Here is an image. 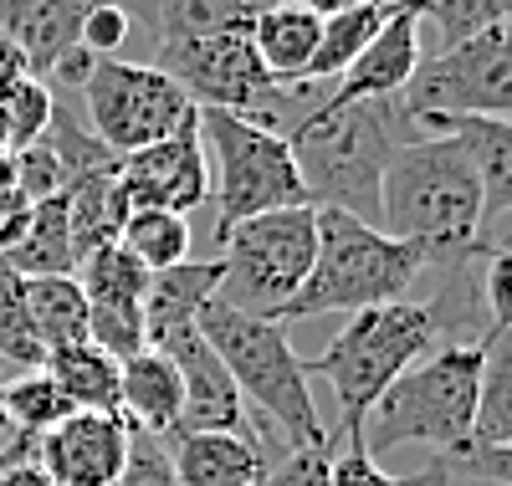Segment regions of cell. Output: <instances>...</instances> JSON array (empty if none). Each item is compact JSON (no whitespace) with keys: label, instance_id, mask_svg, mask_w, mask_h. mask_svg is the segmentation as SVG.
<instances>
[{"label":"cell","instance_id":"6da1fadb","mask_svg":"<svg viewBox=\"0 0 512 486\" xmlns=\"http://www.w3.org/2000/svg\"><path fill=\"white\" fill-rule=\"evenodd\" d=\"M287 149L313 210H344L379 226V180L390 154L420 139L400 98L379 103H318L303 123L287 128Z\"/></svg>","mask_w":512,"mask_h":486},{"label":"cell","instance_id":"7a4b0ae2","mask_svg":"<svg viewBox=\"0 0 512 486\" xmlns=\"http://www.w3.org/2000/svg\"><path fill=\"white\" fill-rule=\"evenodd\" d=\"M482 190L466 149L451 134H420L400 144L379 180V231L410 241L425 261L451 267L472 256Z\"/></svg>","mask_w":512,"mask_h":486},{"label":"cell","instance_id":"3957f363","mask_svg":"<svg viewBox=\"0 0 512 486\" xmlns=\"http://www.w3.org/2000/svg\"><path fill=\"white\" fill-rule=\"evenodd\" d=\"M431 348H441L436 318L425 302H384V307H364L344 323L318 359H303L308 379H328L338 420L328 425V456L333 446L344 451H364V420L374 410V400L390 389L410 364H420Z\"/></svg>","mask_w":512,"mask_h":486},{"label":"cell","instance_id":"277c9868","mask_svg":"<svg viewBox=\"0 0 512 486\" xmlns=\"http://www.w3.org/2000/svg\"><path fill=\"white\" fill-rule=\"evenodd\" d=\"M477 384H482V343L431 348L374 400L364 420V456L374 461L395 446H431L446 461L466 451L477 430Z\"/></svg>","mask_w":512,"mask_h":486},{"label":"cell","instance_id":"5b68a950","mask_svg":"<svg viewBox=\"0 0 512 486\" xmlns=\"http://www.w3.org/2000/svg\"><path fill=\"white\" fill-rule=\"evenodd\" d=\"M318 215V251H313V272L303 282L277 323H297V318H354L364 307H384V302H405V292L415 287V277L431 267L425 251H415L410 241L384 236L379 226H364L359 215L344 210H313Z\"/></svg>","mask_w":512,"mask_h":486},{"label":"cell","instance_id":"8992f818","mask_svg":"<svg viewBox=\"0 0 512 486\" xmlns=\"http://www.w3.org/2000/svg\"><path fill=\"white\" fill-rule=\"evenodd\" d=\"M205 343L216 348V359L226 364L231 384L241 389V400L262 410L292 446H318L328 451V425L313 405V384L303 359L292 353V338L282 323L272 318H256L241 313V307L210 297L200 307V323Z\"/></svg>","mask_w":512,"mask_h":486},{"label":"cell","instance_id":"52a82bcc","mask_svg":"<svg viewBox=\"0 0 512 486\" xmlns=\"http://www.w3.org/2000/svg\"><path fill=\"white\" fill-rule=\"evenodd\" d=\"M216 261H221V302L241 307L256 318H282V307L303 292L318 251V215L313 205L292 210H267L251 215L226 236H216Z\"/></svg>","mask_w":512,"mask_h":486},{"label":"cell","instance_id":"ba28073f","mask_svg":"<svg viewBox=\"0 0 512 486\" xmlns=\"http://www.w3.org/2000/svg\"><path fill=\"white\" fill-rule=\"evenodd\" d=\"M400 103L420 134H431L436 123H451V118L512 123V21L420 57Z\"/></svg>","mask_w":512,"mask_h":486},{"label":"cell","instance_id":"9c48e42d","mask_svg":"<svg viewBox=\"0 0 512 486\" xmlns=\"http://www.w3.org/2000/svg\"><path fill=\"white\" fill-rule=\"evenodd\" d=\"M200 139H210V149H216V215H221L216 236H226L251 215L308 205L282 134H272V128L251 123L241 113L200 108Z\"/></svg>","mask_w":512,"mask_h":486},{"label":"cell","instance_id":"30bf717a","mask_svg":"<svg viewBox=\"0 0 512 486\" xmlns=\"http://www.w3.org/2000/svg\"><path fill=\"white\" fill-rule=\"evenodd\" d=\"M88 134L113 154L128 159L159 139H169L185 118H195V103L180 93V82L149 67V62H123V57H93V72L77 87Z\"/></svg>","mask_w":512,"mask_h":486},{"label":"cell","instance_id":"8fae6325","mask_svg":"<svg viewBox=\"0 0 512 486\" xmlns=\"http://www.w3.org/2000/svg\"><path fill=\"white\" fill-rule=\"evenodd\" d=\"M159 72L180 82L195 108H221L262 123L277 103V87L251 47V31H205V36H159L154 41Z\"/></svg>","mask_w":512,"mask_h":486},{"label":"cell","instance_id":"7c38bea8","mask_svg":"<svg viewBox=\"0 0 512 486\" xmlns=\"http://www.w3.org/2000/svg\"><path fill=\"white\" fill-rule=\"evenodd\" d=\"M77 287L88 297V343H98L113 359H134L149 348L144 338V292H149V272L128 256L118 241L98 246L77 261Z\"/></svg>","mask_w":512,"mask_h":486},{"label":"cell","instance_id":"4fadbf2b","mask_svg":"<svg viewBox=\"0 0 512 486\" xmlns=\"http://www.w3.org/2000/svg\"><path fill=\"white\" fill-rule=\"evenodd\" d=\"M118 190L128 210H175L190 215L210 200V169H205V139H200V108L185 118L169 139L118 159Z\"/></svg>","mask_w":512,"mask_h":486},{"label":"cell","instance_id":"5bb4252c","mask_svg":"<svg viewBox=\"0 0 512 486\" xmlns=\"http://www.w3.org/2000/svg\"><path fill=\"white\" fill-rule=\"evenodd\" d=\"M431 134H451L477 169L482 215H477L472 256L487 261V256L512 251V123H502V118H451V123H436Z\"/></svg>","mask_w":512,"mask_h":486},{"label":"cell","instance_id":"9a60e30c","mask_svg":"<svg viewBox=\"0 0 512 486\" xmlns=\"http://www.w3.org/2000/svg\"><path fill=\"white\" fill-rule=\"evenodd\" d=\"M128 430L123 415L72 410L36 440V461L52 476V486H113L128 466Z\"/></svg>","mask_w":512,"mask_h":486},{"label":"cell","instance_id":"2e32d148","mask_svg":"<svg viewBox=\"0 0 512 486\" xmlns=\"http://www.w3.org/2000/svg\"><path fill=\"white\" fill-rule=\"evenodd\" d=\"M154 348L164 353L169 364H175L180 389H185L180 430H246V400H241V389L231 384L226 364L216 359V348L205 343L200 328L169 333Z\"/></svg>","mask_w":512,"mask_h":486},{"label":"cell","instance_id":"e0dca14e","mask_svg":"<svg viewBox=\"0 0 512 486\" xmlns=\"http://www.w3.org/2000/svg\"><path fill=\"white\" fill-rule=\"evenodd\" d=\"M425 47H420V11L415 0H400L395 16L384 21V31L364 47V57L328 82V103H379V98H400L405 82L415 77Z\"/></svg>","mask_w":512,"mask_h":486},{"label":"cell","instance_id":"ac0fdd59","mask_svg":"<svg viewBox=\"0 0 512 486\" xmlns=\"http://www.w3.org/2000/svg\"><path fill=\"white\" fill-rule=\"evenodd\" d=\"M175 486H256L267 446L251 430H175L164 440Z\"/></svg>","mask_w":512,"mask_h":486},{"label":"cell","instance_id":"d6986e66","mask_svg":"<svg viewBox=\"0 0 512 486\" xmlns=\"http://www.w3.org/2000/svg\"><path fill=\"white\" fill-rule=\"evenodd\" d=\"M93 0H0V36L26 57L31 77L47 82L67 52L82 47Z\"/></svg>","mask_w":512,"mask_h":486},{"label":"cell","instance_id":"ffe728a7","mask_svg":"<svg viewBox=\"0 0 512 486\" xmlns=\"http://www.w3.org/2000/svg\"><path fill=\"white\" fill-rule=\"evenodd\" d=\"M118 415H123L128 430L154 435V440H169L180 430L185 389H180L175 364H169L159 348H144V353H134V359H123V369H118Z\"/></svg>","mask_w":512,"mask_h":486},{"label":"cell","instance_id":"44dd1931","mask_svg":"<svg viewBox=\"0 0 512 486\" xmlns=\"http://www.w3.org/2000/svg\"><path fill=\"white\" fill-rule=\"evenodd\" d=\"M221 292V261H180L169 272H154L149 277V292H144V338L149 348L169 333H185L200 323V307Z\"/></svg>","mask_w":512,"mask_h":486},{"label":"cell","instance_id":"7402d4cb","mask_svg":"<svg viewBox=\"0 0 512 486\" xmlns=\"http://www.w3.org/2000/svg\"><path fill=\"white\" fill-rule=\"evenodd\" d=\"M318 31H323V16H313L303 0H282V6L251 21V47L272 82H303L318 52Z\"/></svg>","mask_w":512,"mask_h":486},{"label":"cell","instance_id":"603a6c76","mask_svg":"<svg viewBox=\"0 0 512 486\" xmlns=\"http://www.w3.org/2000/svg\"><path fill=\"white\" fill-rule=\"evenodd\" d=\"M11 261V272L21 277H72L77 272V251H72V226H67V200H36L26 215V231L16 246L0 251Z\"/></svg>","mask_w":512,"mask_h":486},{"label":"cell","instance_id":"cb8c5ba5","mask_svg":"<svg viewBox=\"0 0 512 486\" xmlns=\"http://www.w3.org/2000/svg\"><path fill=\"white\" fill-rule=\"evenodd\" d=\"M47 369L62 394L72 400V410H98V415H118V359L103 353L98 343H67L47 353Z\"/></svg>","mask_w":512,"mask_h":486},{"label":"cell","instance_id":"d4e9b609","mask_svg":"<svg viewBox=\"0 0 512 486\" xmlns=\"http://www.w3.org/2000/svg\"><path fill=\"white\" fill-rule=\"evenodd\" d=\"M395 6H400V0H369V6H359V11L328 16L323 31H318V52H313V67H308L303 82H338L364 57L369 41L384 31V21L395 16Z\"/></svg>","mask_w":512,"mask_h":486},{"label":"cell","instance_id":"484cf974","mask_svg":"<svg viewBox=\"0 0 512 486\" xmlns=\"http://www.w3.org/2000/svg\"><path fill=\"white\" fill-rule=\"evenodd\" d=\"M26 313L41 353L88 343V297H82L77 277H26Z\"/></svg>","mask_w":512,"mask_h":486},{"label":"cell","instance_id":"4316f807","mask_svg":"<svg viewBox=\"0 0 512 486\" xmlns=\"http://www.w3.org/2000/svg\"><path fill=\"white\" fill-rule=\"evenodd\" d=\"M472 446H512V333L482 338V384H477V430Z\"/></svg>","mask_w":512,"mask_h":486},{"label":"cell","instance_id":"83f0119b","mask_svg":"<svg viewBox=\"0 0 512 486\" xmlns=\"http://www.w3.org/2000/svg\"><path fill=\"white\" fill-rule=\"evenodd\" d=\"M118 246L139 261V267L154 277V272H169L190 256V215H175V210H128L123 226H118Z\"/></svg>","mask_w":512,"mask_h":486},{"label":"cell","instance_id":"f1b7e54d","mask_svg":"<svg viewBox=\"0 0 512 486\" xmlns=\"http://www.w3.org/2000/svg\"><path fill=\"white\" fill-rule=\"evenodd\" d=\"M282 0H164L159 36H205V31H251V21Z\"/></svg>","mask_w":512,"mask_h":486},{"label":"cell","instance_id":"f546056e","mask_svg":"<svg viewBox=\"0 0 512 486\" xmlns=\"http://www.w3.org/2000/svg\"><path fill=\"white\" fill-rule=\"evenodd\" d=\"M72 415V400L62 394V384L47 369H26L16 379H6V420L16 435L41 440L52 425H62Z\"/></svg>","mask_w":512,"mask_h":486},{"label":"cell","instance_id":"4dcf8cb0","mask_svg":"<svg viewBox=\"0 0 512 486\" xmlns=\"http://www.w3.org/2000/svg\"><path fill=\"white\" fill-rule=\"evenodd\" d=\"M47 353L36 343L31 313H26V277L11 272V261L0 256V369H41Z\"/></svg>","mask_w":512,"mask_h":486},{"label":"cell","instance_id":"1f68e13d","mask_svg":"<svg viewBox=\"0 0 512 486\" xmlns=\"http://www.w3.org/2000/svg\"><path fill=\"white\" fill-rule=\"evenodd\" d=\"M52 108H57V93H52V82H41V77H26L16 82L6 98H0V113H6V149L21 154L31 144L47 139V128H52Z\"/></svg>","mask_w":512,"mask_h":486},{"label":"cell","instance_id":"d6a6232c","mask_svg":"<svg viewBox=\"0 0 512 486\" xmlns=\"http://www.w3.org/2000/svg\"><path fill=\"white\" fill-rule=\"evenodd\" d=\"M420 21H431L441 47H456L466 36H482L502 21H512V0H415Z\"/></svg>","mask_w":512,"mask_h":486},{"label":"cell","instance_id":"836d02e7","mask_svg":"<svg viewBox=\"0 0 512 486\" xmlns=\"http://www.w3.org/2000/svg\"><path fill=\"white\" fill-rule=\"evenodd\" d=\"M333 486H451V476L436 456L410 476H390V471H379L364 451H344V456H333Z\"/></svg>","mask_w":512,"mask_h":486},{"label":"cell","instance_id":"e575fe53","mask_svg":"<svg viewBox=\"0 0 512 486\" xmlns=\"http://www.w3.org/2000/svg\"><path fill=\"white\" fill-rule=\"evenodd\" d=\"M256 486H333V456L318 446H292L287 440V451L267 456Z\"/></svg>","mask_w":512,"mask_h":486},{"label":"cell","instance_id":"d590c367","mask_svg":"<svg viewBox=\"0 0 512 486\" xmlns=\"http://www.w3.org/2000/svg\"><path fill=\"white\" fill-rule=\"evenodd\" d=\"M11 159H16V185H21V200H26V205L52 200V195L67 190V174H62V164H57V154H52L47 139L31 144V149H21V154H11Z\"/></svg>","mask_w":512,"mask_h":486},{"label":"cell","instance_id":"8d00e7d4","mask_svg":"<svg viewBox=\"0 0 512 486\" xmlns=\"http://www.w3.org/2000/svg\"><path fill=\"white\" fill-rule=\"evenodd\" d=\"M441 461V456H436ZM446 476L456 481H492V486H512V446H466L456 456L441 461Z\"/></svg>","mask_w":512,"mask_h":486},{"label":"cell","instance_id":"74e56055","mask_svg":"<svg viewBox=\"0 0 512 486\" xmlns=\"http://www.w3.org/2000/svg\"><path fill=\"white\" fill-rule=\"evenodd\" d=\"M113 486H175V471H169V456H164V440L154 435H128V466Z\"/></svg>","mask_w":512,"mask_h":486},{"label":"cell","instance_id":"f35d334b","mask_svg":"<svg viewBox=\"0 0 512 486\" xmlns=\"http://www.w3.org/2000/svg\"><path fill=\"white\" fill-rule=\"evenodd\" d=\"M482 307L497 333H512V251L482 261Z\"/></svg>","mask_w":512,"mask_h":486},{"label":"cell","instance_id":"ab89813d","mask_svg":"<svg viewBox=\"0 0 512 486\" xmlns=\"http://www.w3.org/2000/svg\"><path fill=\"white\" fill-rule=\"evenodd\" d=\"M128 21L118 6H108V0H93V11L88 21H82V52H93V57H118V47L128 41Z\"/></svg>","mask_w":512,"mask_h":486},{"label":"cell","instance_id":"60d3db41","mask_svg":"<svg viewBox=\"0 0 512 486\" xmlns=\"http://www.w3.org/2000/svg\"><path fill=\"white\" fill-rule=\"evenodd\" d=\"M26 77H31V67H26V57H21V52L11 47V41H6V36H0V98H6V93H11V87H16V82H26Z\"/></svg>","mask_w":512,"mask_h":486},{"label":"cell","instance_id":"b9f144b4","mask_svg":"<svg viewBox=\"0 0 512 486\" xmlns=\"http://www.w3.org/2000/svg\"><path fill=\"white\" fill-rule=\"evenodd\" d=\"M0 486H52V476L41 471L36 456H26V461H16L11 471H0Z\"/></svg>","mask_w":512,"mask_h":486},{"label":"cell","instance_id":"7bdbcfd3","mask_svg":"<svg viewBox=\"0 0 512 486\" xmlns=\"http://www.w3.org/2000/svg\"><path fill=\"white\" fill-rule=\"evenodd\" d=\"M108 6H118L128 21H144L149 31H159V6L164 0H108Z\"/></svg>","mask_w":512,"mask_h":486},{"label":"cell","instance_id":"ee69618b","mask_svg":"<svg viewBox=\"0 0 512 486\" xmlns=\"http://www.w3.org/2000/svg\"><path fill=\"white\" fill-rule=\"evenodd\" d=\"M303 6L313 11V16H344V11H359V6H369V0H303Z\"/></svg>","mask_w":512,"mask_h":486},{"label":"cell","instance_id":"f6af8a7d","mask_svg":"<svg viewBox=\"0 0 512 486\" xmlns=\"http://www.w3.org/2000/svg\"><path fill=\"white\" fill-rule=\"evenodd\" d=\"M16 440V430H11V420H6V369H0V451H6Z\"/></svg>","mask_w":512,"mask_h":486},{"label":"cell","instance_id":"bcb514c9","mask_svg":"<svg viewBox=\"0 0 512 486\" xmlns=\"http://www.w3.org/2000/svg\"><path fill=\"white\" fill-rule=\"evenodd\" d=\"M0 154H11V149H6V113H0Z\"/></svg>","mask_w":512,"mask_h":486},{"label":"cell","instance_id":"7dc6e473","mask_svg":"<svg viewBox=\"0 0 512 486\" xmlns=\"http://www.w3.org/2000/svg\"><path fill=\"white\" fill-rule=\"evenodd\" d=\"M472 486H492V481H472Z\"/></svg>","mask_w":512,"mask_h":486}]
</instances>
